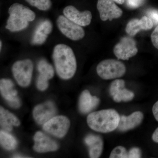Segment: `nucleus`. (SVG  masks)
<instances>
[{"label":"nucleus","instance_id":"4468645a","mask_svg":"<svg viewBox=\"0 0 158 158\" xmlns=\"http://www.w3.org/2000/svg\"><path fill=\"white\" fill-rule=\"evenodd\" d=\"M34 149L37 152L55 151L58 148L56 142L41 132H37L34 135Z\"/></svg>","mask_w":158,"mask_h":158},{"label":"nucleus","instance_id":"393cba45","mask_svg":"<svg viewBox=\"0 0 158 158\" xmlns=\"http://www.w3.org/2000/svg\"><path fill=\"white\" fill-rule=\"evenodd\" d=\"M48 80L38 76L37 81V88L41 91L46 90L48 88Z\"/></svg>","mask_w":158,"mask_h":158},{"label":"nucleus","instance_id":"cd10ccee","mask_svg":"<svg viewBox=\"0 0 158 158\" xmlns=\"http://www.w3.org/2000/svg\"><path fill=\"white\" fill-rule=\"evenodd\" d=\"M141 152L140 148L134 147L128 152V158H139L141 157Z\"/></svg>","mask_w":158,"mask_h":158},{"label":"nucleus","instance_id":"bb28decb","mask_svg":"<svg viewBox=\"0 0 158 158\" xmlns=\"http://www.w3.org/2000/svg\"><path fill=\"white\" fill-rule=\"evenodd\" d=\"M147 16L152 21L153 24L158 25V10L155 9H149L147 11Z\"/></svg>","mask_w":158,"mask_h":158},{"label":"nucleus","instance_id":"473e14b6","mask_svg":"<svg viewBox=\"0 0 158 158\" xmlns=\"http://www.w3.org/2000/svg\"><path fill=\"white\" fill-rule=\"evenodd\" d=\"M14 158H27V157H24V156L19 155H15L13 156Z\"/></svg>","mask_w":158,"mask_h":158},{"label":"nucleus","instance_id":"c85d7f7f","mask_svg":"<svg viewBox=\"0 0 158 158\" xmlns=\"http://www.w3.org/2000/svg\"><path fill=\"white\" fill-rule=\"evenodd\" d=\"M151 40L153 45L158 49V25L156 27L151 34Z\"/></svg>","mask_w":158,"mask_h":158},{"label":"nucleus","instance_id":"ddd939ff","mask_svg":"<svg viewBox=\"0 0 158 158\" xmlns=\"http://www.w3.org/2000/svg\"><path fill=\"white\" fill-rule=\"evenodd\" d=\"M14 84L9 79H1L0 81V90L2 96L7 101L11 107L18 108L21 103L18 97L17 90L14 88Z\"/></svg>","mask_w":158,"mask_h":158},{"label":"nucleus","instance_id":"f8f14e48","mask_svg":"<svg viewBox=\"0 0 158 158\" xmlns=\"http://www.w3.org/2000/svg\"><path fill=\"white\" fill-rule=\"evenodd\" d=\"M63 14L69 19L81 27L90 24L92 14L89 11H80L73 6H66L63 10Z\"/></svg>","mask_w":158,"mask_h":158},{"label":"nucleus","instance_id":"20e7f679","mask_svg":"<svg viewBox=\"0 0 158 158\" xmlns=\"http://www.w3.org/2000/svg\"><path fill=\"white\" fill-rule=\"evenodd\" d=\"M97 73L104 80L118 78L126 72L125 65L122 62L113 59L103 60L97 66Z\"/></svg>","mask_w":158,"mask_h":158},{"label":"nucleus","instance_id":"9b49d317","mask_svg":"<svg viewBox=\"0 0 158 158\" xmlns=\"http://www.w3.org/2000/svg\"><path fill=\"white\" fill-rule=\"evenodd\" d=\"M56 113L54 103L48 101L36 106L33 110V116L38 124L44 125L54 117Z\"/></svg>","mask_w":158,"mask_h":158},{"label":"nucleus","instance_id":"f03ea898","mask_svg":"<svg viewBox=\"0 0 158 158\" xmlns=\"http://www.w3.org/2000/svg\"><path fill=\"white\" fill-rule=\"evenodd\" d=\"M120 116L113 109H107L93 112L87 117L88 125L98 132L110 133L118 128Z\"/></svg>","mask_w":158,"mask_h":158},{"label":"nucleus","instance_id":"2eb2a0df","mask_svg":"<svg viewBox=\"0 0 158 158\" xmlns=\"http://www.w3.org/2000/svg\"><path fill=\"white\" fill-rule=\"evenodd\" d=\"M52 24L48 19L44 20L38 25L33 34L31 43L33 45H40L44 43L52 30Z\"/></svg>","mask_w":158,"mask_h":158},{"label":"nucleus","instance_id":"7c9ffc66","mask_svg":"<svg viewBox=\"0 0 158 158\" xmlns=\"http://www.w3.org/2000/svg\"><path fill=\"white\" fill-rule=\"evenodd\" d=\"M153 141L158 143V127L156 129L152 136Z\"/></svg>","mask_w":158,"mask_h":158},{"label":"nucleus","instance_id":"f3484780","mask_svg":"<svg viewBox=\"0 0 158 158\" xmlns=\"http://www.w3.org/2000/svg\"><path fill=\"white\" fill-rule=\"evenodd\" d=\"M153 23L147 16H144L141 19H132L130 21L126 27V32L129 36H134L139 31L150 30L153 27Z\"/></svg>","mask_w":158,"mask_h":158},{"label":"nucleus","instance_id":"2f4dec72","mask_svg":"<svg viewBox=\"0 0 158 158\" xmlns=\"http://www.w3.org/2000/svg\"><path fill=\"white\" fill-rule=\"evenodd\" d=\"M113 1L117 4L122 5V4H124L125 0H113Z\"/></svg>","mask_w":158,"mask_h":158},{"label":"nucleus","instance_id":"6ab92c4d","mask_svg":"<svg viewBox=\"0 0 158 158\" xmlns=\"http://www.w3.org/2000/svg\"><path fill=\"white\" fill-rule=\"evenodd\" d=\"M85 142L89 148V155L91 158H98L101 155L103 149V141L100 136L88 135L85 138Z\"/></svg>","mask_w":158,"mask_h":158},{"label":"nucleus","instance_id":"a211bd4d","mask_svg":"<svg viewBox=\"0 0 158 158\" xmlns=\"http://www.w3.org/2000/svg\"><path fill=\"white\" fill-rule=\"evenodd\" d=\"M99 103V98L97 97L92 96L88 90H84L79 98V110L84 114L88 113L95 109Z\"/></svg>","mask_w":158,"mask_h":158},{"label":"nucleus","instance_id":"4be33fe9","mask_svg":"<svg viewBox=\"0 0 158 158\" xmlns=\"http://www.w3.org/2000/svg\"><path fill=\"white\" fill-rule=\"evenodd\" d=\"M0 142L1 145L8 150L14 149L17 144V141L14 137L4 131H0Z\"/></svg>","mask_w":158,"mask_h":158},{"label":"nucleus","instance_id":"39448f33","mask_svg":"<svg viewBox=\"0 0 158 158\" xmlns=\"http://www.w3.org/2000/svg\"><path fill=\"white\" fill-rule=\"evenodd\" d=\"M33 71V63L30 59L17 61L13 64L12 72L18 84L27 87L31 84Z\"/></svg>","mask_w":158,"mask_h":158},{"label":"nucleus","instance_id":"0eeeda50","mask_svg":"<svg viewBox=\"0 0 158 158\" xmlns=\"http://www.w3.org/2000/svg\"><path fill=\"white\" fill-rule=\"evenodd\" d=\"M70 121L63 116H54L43 126L45 131L58 138H62L66 135L70 126Z\"/></svg>","mask_w":158,"mask_h":158},{"label":"nucleus","instance_id":"f257e3e1","mask_svg":"<svg viewBox=\"0 0 158 158\" xmlns=\"http://www.w3.org/2000/svg\"><path fill=\"white\" fill-rule=\"evenodd\" d=\"M53 59L57 74L63 80L72 78L76 72V59L70 47L62 44L54 47Z\"/></svg>","mask_w":158,"mask_h":158},{"label":"nucleus","instance_id":"1a4fd4ad","mask_svg":"<svg viewBox=\"0 0 158 158\" xmlns=\"http://www.w3.org/2000/svg\"><path fill=\"white\" fill-rule=\"evenodd\" d=\"M115 2L113 0H98L97 7L102 21H112L121 17L122 10Z\"/></svg>","mask_w":158,"mask_h":158},{"label":"nucleus","instance_id":"c756f323","mask_svg":"<svg viewBox=\"0 0 158 158\" xmlns=\"http://www.w3.org/2000/svg\"><path fill=\"white\" fill-rule=\"evenodd\" d=\"M152 113L155 118L158 122V101L153 106Z\"/></svg>","mask_w":158,"mask_h":158},{"label":"nucleus","instance_id":"5701e85b","mask_svg":"<svg viewBox=\"0 0 158 158\" xmlns=\"http://www.w3.org/2000/svg\"><path fill=\"white\" fill-rule=\"evenodd\" d=\"M31 6L41 11H47L52 6L51 0H25Z\"/></svg>","mask_w":158,"mask_h":158},{"label":"nucleus","instance_id":"aec40b11","mask_svg":"<svg viewBox=\"0 0 158 158\" xmlns=\"http://www.w3.org/2000/svg\"><path fill=\"white\" fill-rule=\"evenodd\" d=\"M0 123L3 128L8 131L12 130L13 126H19V120L12 113L5 110L2 107L0 108Z\"/></svg>","mask_w":158,"mask_h":158},{"label":"nucleus","instance_id":"b1692460","mask_svg":"<svg viewBox=\"0 0 158 158\" xmlns=\"http://www.w3.org/2000/svg\"><path fill=\"white\" fill-rule=\"evenodd\" d=\"M110 158H128V152L123 146H117L111 152Z\"/></svg>","mask_w":158,"mask_h":158},{"label":"nucleus","instance_id":"a878e982","mask_svg":"<svg viewBox=\"0 0 158 158\" xmlns=\"http://www.w3.org/2000/svg\"><path fill=\"white\" fill-rule=\"evenodd\" d=\"M145 0H126V5L128 8L135 9L141 7L144 4Z\"/></svg>","mask_w":158,"mask_h":158},{"label":"nucleus","instance_id":"72a5a7b5","mask_svg":"<svg viewBox=\"0 0 158 158\" xmlns=\"http://www.w3.org/2000/svg\"><path fill=\"white\" fill-rule=\"evenodd\" d=\"M2 40H1V41H0V50H1L2 49Z\"/></svg>","mask_w":158,"mask_h":158},{"label":"nucleus","instance_id":"412c9836","mask_svg":"<svg viewBox=\"0 0 158 158\" xmlns=\"http://www.w3.org/2000/svg\"><path fill=\"white\" fill-rule=\"evenodd\" d=\"M37 68L39 72L40 76L48 80L52 79L54 77L53 67L45 59L40 60L37 64Z\"/></svg>","mask_w":158,"mask_h":158},{"label":"nucleus","instance_id":"423d86ee","mask_svg":"<svg viewBox=\"0 0 158 158\" xmlns=\"http://www.w3.org/2000/svg\"><path fill=\"white\" fill-rule=\"evenodd\" d=\"M57 24L61 33L71 40L77 41L85 37V31L81 26L71 21L64 15H59L57 19Z\"/></svg>","mask_w":158,"mask_h":158},{"label":"nucleus","instance_id":"dca6fc26","mask_svg":"<svg viewBox=\"0 0 158 158\" xmlns=\"http://www.w3.org/2000/svg\"><path fill=\"white\" fill-rule=\"evenodd\" d=\"M144 115L140 111H136L128 116H120L118 129L121 132L127 131L138 126L142 122Z\"/></svg>","mask_w":158,"mask_h":158},{"label":"nucleus","instance_id":"6e6552de","mask_svg":"<svg viewBox=\"0 0 158 158\" xmlns=\"http://www.w3.org/2000/svg\"><path fill=\"white\" fill-rule=\"evenodd\" d=\"M114 55L118 59L128 60L137 55L138 49L135 41L131 37H123L115 45L113 49Z\"/></svg>","mask_w":158,"mask_h":158},{"label":"nucleus","instance_id":"7ed1b4c3","mask_svg":"<svg viewBox=\"0 0 158 158\" xmlns=\"http://www.w3.org/2000/svg\"><path fill=\"white\" fill-rule=\"evenodd\" d=\"M9 16L6 27L11 32L23 31L28 27L29 22L36 17L35 13L28 7L19 4H12L9 9Z\"/></svg>","mask_w":158,"mask_h":158},{"label":"nucleus","instance_id":"9d476101","mask_svg":"<svg viewBox=\"0 0 158 158\" xmlns=\"http://www.w3.org/2000/svg\"><path fill=\"white\" fill-rule=\"evenodd\" d=\"M124 81L116 79L112 82L110 87V94L116 102H127L132 100L135 94L132 91L125 88Z\"/></svg>","mask_w":158,"mask_h":158}]
</instances>
